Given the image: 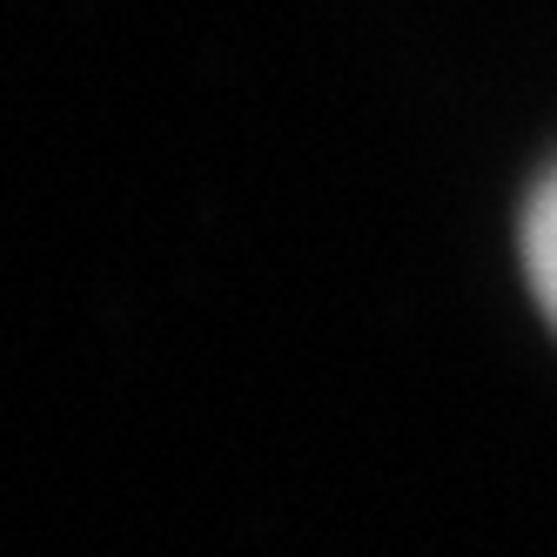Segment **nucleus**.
Segmentation results:
<instances>
[{
    "instance_id": "nucleus-1",
    "label": "nucleus",
    "mask_w": 557,
    "mask_h": 557,
    "mask_svg": "<svg viewBox=\"0 0 557 557\" xmlns=\"http://www.w3.org/2000/svg\"><path fill=\"white\" fill-rule=\"evenodd\" d=\"M524 269H531V289H537L544 315L557 323V175L531 195V215H524Z\"/></svg>"
}]
</instances>
